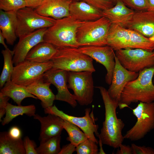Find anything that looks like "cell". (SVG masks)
Wrapping results in <instances>:
<instances>
[{"label":"cell","mask_w":154,"mask_h":154,"mask_svg":"<svg viewBox=\"0 0 154 154\" xmlns=\"http://www.w3.org/2000/svg\"><path fill=\"white\" fill-rule=\"evenodd\" d=\"M96 88L100 90L105 109V120L98 136L99 141L103 144L114 149L119 148L124 139L122 131L125 124L117 116L116 110L118 103L111 98L105 88L102 86Z\"/></svg>","instance_id":"cell-1"},{"label":"cell","mask_w":154,"mask_h":154,"mask_svg":"<svg viewBox=\"0 0 154 154\" xmlns=\"http://www.w3.org/2000/svg\"><path fill=\"white\" fill-rule=\"evenodd\" d=\"M154 66L144 69L139 73L135 80L127 83L123 90L118 102L120 110L128 107L131 103L139 101H154V84L152 81Z\"/></svg>","instance_id":"cell-2"},{"label":"cell","mask_w":154,"mask_h":154,"mask_svg":"<svg viewBox=\"0 0 154 154\" xmlns=\"http://www.w3.org/2000/svg\"><path fill=\"white\" fill-rule=\"evenodd\" d=\"M82 22L71 16L56 20L52 26L47 28L44 41L57 48H78L80 46L77 40V32Z\"/></svg>","instance_id":"cell-3"},{"label":"cell","mask_w":154,"mask_h":154,"mask_svg":"<svg viewBox=\"0 0 154 154\" xmlns=\"http://www.w3.org/2000/svg\"><path fill=\"white\" fill-rule=\"evenodd\" d=\"M56 48V52L50 60L52 68L67 71H95L93 59L81 52L78 48Z\"/></svg>","instance_id":"cell-4"},{"label":"cell","mask_w":154,"mask_h":154,"mask_svg":"<svg viewBox=\"0 0 154 154\" xmlns=\"http://www.w3.org/2000/svg\"><path fill=\"white\" fill-rule=\"evenodd\" d=\"M112 24L104 16L95 20L83 22L76 34L80 47L107 45V37Z\"/></svg>","instance_id":"cell-5"},{"label":"cell","mask_w":154,"mask_h":154,"mask_svg":"<svg viewBox=\"0 0 154 154\" xmlns=\"http://www.w3.org/2000/svg\"><path fill=\"white\" fill-rule=\"evenodd\" d=\"M132 112L137 118L136 122L123 137L124 139L136 141L143 138L154 128V102H140Z\"/></svg>","instance_id":"cell-6"},{"label":"cell","mask_w":154,"mask_h":154,"mask_svg":"<svg viewBox=\"0 0 154 154\" xmlns=\"http://www.w3.org/2000/svg\"><path fill=\"white\" fill-rule=\"evenodd\" d=\"M93 73L87 71L67 72L68 88L73 91L76 101L81 106H87L93 101Z\"/></svg>","instance_id":"cell-7"},{"label":"cell","mask_w":154,"mask_h":154,"mask_svg":"<svg viewBox=\"0 0 154 154\" xmlns=\"http://www.w3.org/2000/svg\"><path fill=\"white\" fill-rule=\"evenodd\" d=\"M17 37L32 33L42 28L52 26L56 20L50 17L42 16L33 8L25 7L16 12Z\"/></svg>","instance_id":"cell-8"},{"label":"cell","mask_w":154,"mask_h":154,"mask_svg":"<svg viewBox=\"0 0 154 154\" xmlns=\"http://www.w3.org/2000/svg\"><path fill=\"white\" fill-rule=\"evenodd\" d=\"M115 54L122 66L131 72L139 73L154 66V51L140 48L122 49L116 51Z\"/></svg>","instance_id":"cell-9"},{"label":"cell","mask_w":154,"mask_h":154,"mask_svg":"<svg viewBox=\"0 0 154 154\" xmlns=\"http://www.w3.org/2000/svg\"><path fill=\"white\" fill-rule=\"evenodd\" d=\"M52 66L51 60L40 63L25 60L15 65L11 80L17 84L27 86L43 76Z\"/></svg>","instance_id":"cell-10"},{"label":"cell","mask_w":154,"mask_h":154,"mask_svg":"<svg viewBox=\"0 0 154 154\" xmlns=\"http://www.w3.org/2000/svg\"><path fill=\"white\" fill-rule=\"evenodd\" d=\"M85 110V115L84 116L77 117L64 113L58 109L54 105L44 109L45 114L57 115L77 125L85 133L88 138L98 144V141L95 137L94 134L98 137L99 134L98 131V126L95 124L93 112L90 114L91 111L90 108H87Z\"/></svg>","instance_id":"cell-11"},{"label":"cell","mask_w":154,"mask_h":154,"mask_svg":"<svg viewBox=\"0 0 154 154\" xmlns=\"http://www.w3.org/2000/svg\"><path fill=\"white\" fill-rule=\"evenodd\" d=\"M79 50L88 56L105 68L107 73L105 77L106 83L110 85L112 82L115 65V53L109 46H85L80 47Z\"/></svg>","instance_id":"cell-12"},{"label":"cell","mask_w":154,"mask_h":154,"mask_svg":"<svg viewBox=\"0 0 154 154\" xmlns=\"http://www.w3.org/2000/svg\"><path fill=\"white\" fill-rule=\"evenodd\" d=\"M67 71L52 68L44 74L45 81L54 85L58 92L55 95V100L65 102L73 108L77 105V101L73 94L68 90L67 82Z\"/></svg>","instance_id":"cell-13"},{"label":"cell","mask_w":154,"mask_h":154,"mask_svg":"<svg viewBox=\"0 0 154 154\" xmlns=\"http://www.w3.org/2000/svg\"><path fill=\"white\" fill-rule=\"evenodd\" d=\"M115 58V65L112 82L107 91L111 98L118 103L121 93L127 83L136 79L139 73L127 70L120 64L116 55Z\"/></svg>","instance_id":"cell-14"},{"label":"cell","mask_w":154,"mask_h":154,"mask_svg":"<svg viewBox=\"0 0 154 154\" xmlns=\"http://www.w3.org/2000/svg\"><path fill=\"white\" fill-rule=\"evenodd\" d=\"M47 28L37 30L19 37L13 51V58L15 65L24 61L30 51L39 43L44 41L43 38Z\"/></svg>","instance_id":"cell-15"},{"label":"cell","mask_w":154,"mask_h":154,"mask_svg":"<svg viewBox=\"0 0 154 154\" xmlns=\"http://www.w3.org/2000/svg\"><path fill=\"white\" fill-rule=\"evenodd\" d=\"M127 28L149 38L154 35V11H135Z\"/></svg>","instance_id":"cell-16"},{"label":"cell","mask_w":154,"mask_h":154,"mask_svg":"<svg viewBox=\"0 0 154 154\" xmlns=\"http://www.w3.org/2000/svg\"><path fill=\"white\" fill-rule=\"evenodd\" d=\"M48 114L46 116L42 117L38 114H35L33 116L34 119L38 120L40 123V142L60 135L64 129V119L54 114Z\"/></svg>","instance_id":"cell-17"},{"label":"cell","mask_w":154,"mask_h":154,"mask_svg":"<svg viewBox=\"0 0 154 154\" xmlns=\"http://www.w3.org/2000/svg\"><path fill=\"white\" fill-rule=\"evenodd\" d=\"M72 0H46L34 9L39 14L56 20L69 17V6Z\"/></svg>","instance_id":"cell-18"},{"label":"cell","mask_w":154,"mask_h":154,"mask_svg":"<svg viewBox=\"0 0 154 154\" xmlns=\"http://www.w3.org/2000/svg\"><path fill=\"white\" fill-rule=\"evenodd\" d=\"M69 12L70 16L81 22L95 20L103 16L102 11L82 1L73 0Z\"/></svg>","instance_id":"cell-19"},{"label":"cell","mask_w":154,"mask_h":154,"mask_svg":"<svg viewBox=\"0 0 154 154\" xmlns=\"http://www.w3.org/2000/svg\"><path fill=\"white\" fill-rule=\"evenodd\" d=\"M116 3L112 7L102 11V16L112 23L127 28L135 11L126 6L121 0H117Z\"/></svg>","instance_id":"cell-20"},{"label":"cell","mask_w":154,"mask_h":154,"mask_svg":"<svg viewBox=\"0 0 154 154\" xmlns=\"http://www.w3.org/2000/svg\"><path fill=\"white\" fill-rule=\"evenodd\" d=\"M44 79L43 76L26 86V88L28 92L41 100L42 107L45 109L53 106L56 97L50 88L51 83L44 82Z\"/></svg>","instance_id":"cell-21"},{"label":"cell","mask_w":154,"mask_h":154,"mask_svg":"<svg viewBox=\"0 0 154 154\" xmlns=\"http://www.w3.org/2000/svg\"><path fill=\"white\" fill-rule=\"evenodd\" d=\"M107 41V45L115 51L130 49L129 29L117 24L112 23Z\"/></svg>","instance_id":"cell-22"},{"label":"cell","mask_w":154,"mask_h":154,"mask_svg":"<svg viewBox=\"0 0 154 154\" xmlns=\"http://www.w3.org/2000/svg\"><path fill=\"white\" fill-rule=\"evenodd\" d=\"M17 11H0V28L7 43L13 45L17 37L16 33L17 27Z\"/></svg>","instance_id":"cell-23"},{"label":"cell","mask_w":154,"mask_h":154,"mask_svg":"<svg viewBox=\"0 0 154 154\" xmlns=\"http://www.w3.org/2000/svg\"><path fill=\"white\" fill-rule=\"evenodd\" d=\"M57 48L50 43L41 42L34 46L28 52L25 60L44 63L50 61L56 53Z\"/></svg>","instance_id":"cell-24"},{"label":"cell","mask_w":154,"mask_h":154,"mask_svg":"<svg viewBox=\"0 0 154 154\" xmlns=\"http://www.w3.org/2000/svg\"><path fill=\"white\" fill-rule=\"evenodd\" d=\"M0 154H25L23 140L21 138L15 139L11 137L8 132L0 134Z\"/></svg>","instance_id":"cell-25"},{"label":"cell","mask_w":154,"mask_h":154,"mask_svg":"<svg viewBox=\"0 0 154 154\" xmlns=\"http://www.w3.org/2000/svg\"><path fill=\"white\" fill-rule=\"evenodd\" d=\"M26 88V86L17 84L11 80L5 83L0 92L12 99L18 105H21L22 101L26 98L37 99L36 97L28 92Z\"/></svg>","instance_id":"cell-26"},{"label":"cell","mask_w":154,"mask_h":154,"mask_svg":"<svg viewBox=\"0 0 154 154\" xmlns=\"http://www.w3.org/2000/svg\"><path fill=\"white\" fill-rule=\"evenodd\" d=\"M5 108V116L1 121L3 125L8 124L14 118L19 115L25 114L31 117L35 114L36 107L33 104L27 106H15L8 102Z\"/></svg>","instance_id":"cell-27"},{"label":"cell","mask_w":154,"mask_h":154,"mask_svg":"<svg viewBox=\"0 0 154 154\" xmlns=\"http://www.w3.org/2000/svg\"><path fill=\"white\" fill-rule=\"evenodd\" d=\"M1 53L3 57L4 64L0 77V87L1 88L7 82L11 80L14 67L12 59L14 55L13 51L8 48L2 50Z\"/></svg>","instance_id":"cell-28"},{"label":"cell","mask_w":154,"mask_h":154,"mask_svg":"<svg viewBox=\"0 0 154 154\" xmlns=\"http://www.w3.org/2000/svg\"><path fill=\"white\" fill-rule=\"evenodd\" d=\"M63 127L68 135L66 140L76 147L88 138L85 133L81 131L79 127L67 120L64 119Z\"/></svg>","instance_id":"cell-29"},{"label":"cell","mask_w":154,"mask_h":154,"mask_svg":"<svg viewBox=\"0 0 154 154\" xmlns=\"http://www.w3.org/2000/svg\"><path fill=\"white\" fill-rule=\"evenodd\" d=\"M130 49L140 48L149 51L154 50V41L133 30L129 29Z\"/></svg>","instance_id":"cell-30"},{"label":"cell","mask_w":154,"mask_h":154,"mask_svg":"<svg viewBox=\"0 0 154 154\" xmlns=\"http://www.w3.org/2000/svg\"><path fill=\"white\" fill-rule=\"evenodd\" d=\"M61 138L60 135H59L40 142V145L36 148L38 154H58L61 149Z\"/></svg>","instance_id":"cell-31"},{"label":"cell","mask_w":154,"mask_h":154,"mask_svg":"<svg viewBox=\"0 0 154 154\" xmlns=\"http://www.w3.org/2000/svg\"><path fill=\"white\" fill-rule=\"evenodd\" d=\"M97 144L88 138L76 147V151L77 154H97L98 149Z\"/></svg>","instance_id":"cell-32"},{"label":"cell","mask_w":154,"mask_h":154,"mask_svg":"<svg viewBox=\"0 0 154 154\" xmlns=\"http://www.w3.org/2000/svg\"><path fill=\"white\" fill-rule=\"evenodd\" d=\"M27 5L24 0H0V9L5 11H17Z\"/></svg>","instance_id":"cell-33"},{"label":"cell","mask_w":154,"mask_h":154,"mask_svg":"<svg viewBox=\"0 0 154 154\" xmlns=\"http://www.w3.org/2000/svg\"><path fill=\"white\" fill-rule=\"evenodd\" d=\"M124 4L135 11L148 10L149 8V0H121Z\"/></svg>","instance_id":"cell-34"},{"label":"cell","mask_w":154,"mask_h":154,"mask_svg":"<svg viewBox=\"0 0 154 154\" xmlns=\"http://www.w3.org/2000/svg\"><path fill=\"white\" fill-rule=\"evenodd\" d=\"M103 11L112 7L115 3L112 0H81Z\"/></svg>","instance_id":"cell-35"},{"label":"cell","mask_w":154,"mask_h":154,"mask_svg":"<svg viewBox=\"0 0 154 154\" xmlns=\"http://www.w3.org/2000/svg\"><path fill=\"white\" fill-rule=\"evenodd\" d=\"M133 154H154V149L149 147L138 146L132 143Z\"/></svg>","instance_id":"cell-36"},{"label":"cell","mask_w":154,"mask_h":154,"mask_svg":"<svg viewBox=\"0 0 154 154\" xmlns=\"http://www.w3.org/2000/svg\"><path fill=\"white\" fill-rule=\"evenodd\" d=\"M23 145L27 154H38L35 142L30 139L29 137H25L23 140Z\"/></svg>","instance_id":"cell-37"},{"label":"cell","mask_w":154,"mask_h":154,"mask_svg":"<svg viewBox=\"0 0 154 154\" xmlns=\"http://www.w3.org/2000/svg\"><path fill=\"white\" fill-rule=\"evenodd\" d=\"M76 146L70 143L63 146L58 154H72L76 151Z\"/></svg>","instance_id":"cell-38"},{"label":"cell","mask_w":154,"mask_h":154,"mask_svg":"<svg viewBox=\"0 0 154 154\" xmlns=\"http://www.w3.org/2000/svg\"><path fill=\"white\" fill-rule=\"evenodd\" d=\"M8 133L9 135L13 139H18L21 138V131L17 127L14 126L11 128Z\"/></svg>","instance_id":"cell-39"},{"label":"cell","mask_w":154,"mask_h":154,"mask_svg":"<svg viewBox=\"0 0 154 154\" xmlns=\"http://www.w3.org/2000/svg\"><path fill=\"white\" fill-rule=\"evenodd\" d=\"M27 3V7L35 9L42 4L46 0H24Z\"/></svg>","instance_id":"cell-40"},{"label":"cell","mask_w":154,"mask_h":154,"mask_svg":"<svg viewBox=\"0 0 154 154\" xmlns=\"http://www.w3.org/2000/svg\"><path fill=\"white\" fill-rule=\"evenodd\" d=\"M119 149H118L116 154H133L131 146L121 144L119 147Z\"/></svg>","instance_id":"cell-41"},{"label":"cell","mask_w":154,"mask_h":154,"mask_svg":"<svg viewBox=\"0 0 154 154\" xmlns=\"http://www.w3.org/2000/svg\"><path fill=\"white\" fill-rule=\"evenodd\" d=\"M10 98L0 92V109L5 108Z\"/></svg>","instance_id":"cell-42"},{"label":"cell","mask_w":154,"mask_h":154,"mask_svg":"<svg viewBox=\"0 0 154 154\" xmlns=\"http://www.w3.org/2000/svg\"><path fill=\"white\" fill-rule=\"evenodd\" d=\"M5 39L4 37L3 36V35L2 34V33L1 32V31H0V43L1 44H2L3 46L5 48H8L7 47V46L5 44L4 40Z\"/></svg>","instance_id":"cell-43"},{"label":"cell","mask_w":154,"mask_h":154,"mask_svg":"<svg viewBox=\"0 0 154 154\" xmlns=\"http://www.w3.org/2000/svg\"><path fill=\"white\" fill-rule=\"evenodd\" d=\"M149 8L148 10L154 11V0H149Z\"/></svg>","instance_id":"cell-44"},{"label":"cell","mask_w":154,"mask_h":154,"mask_svg":"<svg viewBox=\"0 0 154 154\" xmlns=\"http://www.w3.org/2000/svg\"><path fill=\"white\" fill-rule=\"evenodd\" d=\"M5 108L0 109V121H2L1 119L5 114H6Z\"/></svg>","instance_id":"cell-45"},{"label":"cell","mask_w":154,"mask_h":154,"mask_svg":"<svg viewBox=\"0 0 154 154\" xmlns=\"http://www.w3.org/2000/svg\"><path fill=\"white\" fill-rule=\"evenodd\" d=\"M149 38L151 40L154 41V35Z\"/></svg>","instance_id":"cell-46"},{"label":"cell","mask_w":154,"mask_h":154,"mask_svg":"<svg viewBox=\"0 0 154 154\" xmlns=\"http://www.w3.org/2000/svg\"><path fill=\"white\" fill-rule=\"evenodd\" d=\"M115 3H116L117 0H112Z\"/></svg>","instance_id":"cell-47"},{"label":"cell","mask_w":154,"mask_h":154,"mask_svg":"<svg viewBox=\"0 0 154 154\" xmlns=\"http://www.w3.org/2000/svg\"><path fill=\"white\" fill-rule=\"evenodd\" d=\"M153 77H154V76H153ZM153 84H154V78L153 81Z\"/></svg>","instance_id":"cell-48"},{"label":"cell","mask_w":154,"mask_h":154,"mask_svg":"<svg viewBox=\"0 0 154 154\" xmlns=\"http://www.w3.org/2000/svg\"><path fill=\"white\" fill-rule=\"evenodd\" d=\"M74 0V1H80V0Z\"/></svg>","instance_id":"cell-49"}]
</instances>
